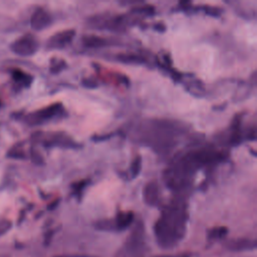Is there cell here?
<instances>
[{"label":"cell","mask_w":257,"mask_h":257,"mask_svg":"<svg viewBox=\"0 0 257 257\" xmlns=\"http://www.w3.org/2000/svg\"><path fill=\"white\" fill-rule=\"evenodd\" d=\"M146 201L152 205H155L158 200V187L157 184H149L145 193Z\"/></svg>","instance_id":"9c48e42d"},{"label":"cell","mask_w":257,"mask_h":257,"mask_svg":"<svg viewBox=\"0 0 257 257\" xmlns=\"http://www.w3.org/2000/svg\"><path fill=\"white\" fill-rule=\"evenodd\" d=\"M38 41L31 33H25L11 44V50L19 56H30L38 49Z\"/></svg>","instance_id":"7a4b0ae2"},{"label":"cell","mask_w":257,"mask_h":257,"mask_svg":"<svg viewBox=\"0 0 257 257\" xmlns=\"http://www.w3.org/2000/svg\"><path fill=\"white\" fill-rule=\"evenodd\" d=\"M62 110V106L60 103H54L49 106H46L40 110H37L30 114L29 116V122L32 124H38L42 123L44 121H47L48 119H51L52 117L56 116L60 113Z\"/></svg>","instance_id":"3957f363"},{"label":"cell","mask_w":257,"mask_h":257,"mask_svg":"<svg viewBox=\"0 0 257 257\" xmlns=\"http://www.w3.org/2000/svg\"><path fill=\"white\" fill-rule=\"evenodd\" d=\"M50 23H51V16L43 8L36 9L30 18V25L34 30L44 29Z\"/></svg>","instance_id":"5b68a950"},{"label":"cell","mask_w":257,"mask_h":257,"mask_svg":"<svg viewBox=\"0 0 257 257\" xmlns=\"http://www.w3.org/2000/svg\"><path fill=\"white\" fill-rule=\"evenodd\" d=\"M227 247L233 251H243V250H252L256 247V242L248 239H238L232 240L227 244Z\"/></svg>","instance_id":"8992f818"},{"label":"cell","mask_w":257,"mask_h":257,"mask_svg":"<svg viewBox=\"0 0 257 257\" xmlns=\"http://www.w3.org/2000/svg\"><path fill=\"white\" fill-rule=\"evenodd\" d=\"M227 232V229L222 227V228H215L210 232V238H221L224 236Z\"/></svg>","instance_id":"7c38bea8"},{"label":"cell","mask_w":257,"mask_h":257,"mask_svg":"<svg viewBox=\"0 0 257 257\" xmlns=\"http://www.w3.org/2000/svg\"><path fill=\"white\" fill-rule=\"evenodd\" d=\"M83 44L86 47H100L102 45H105V39L94 36V35H86L83 37Z\"/></svg>","instance_id":"ba28073f"},{"label":"cell","mask_w":257,"mask_h":257,"mask_svg":"<svg viewBox=\"0 0 257 257\" xmlns=\"http://www.w3.org/2000/svg\"><path fill=\"white\" fill-rule=\"evenodd\" d=\"M188 214L185 206L168 207L155 225V235L160 247L171 249L177 246L186 233Z\"/></svg>","instance_id":"6da1fadb"},{"label":"cell","mask_w":257,"mask_h":257,"mask_svg":"<svg viewBox=\"0 0 257 257\" xmlns=\"http://www.w3.org/2000/svg\"><path fill=\"white\" fill-rule=\"evenodd\" d=\"M74 35H75V31L73 29H68V30L55 33L49 38L47 42V46L51 49L64 48L72 41Z\"/></svg>","instance_id":"277c9868"},{"label":"cell","mask_w":257,"mask_h":257,"mask_svg":"<svg viewBox=\"0 0 257 257\" xmlns=\"http://www.w3.org/2000/svg\"><path fill=\"white\" fill-rule=\"evenodd\" d=\"M141 157H138L134 160L133 164H132V175L133 177H136L138 176V174L140 173L141 171Z\"/></svg>","instance_id":"8fae6325"},{"label":"cell","mask_w":257,"mask_h":257,"mask_svg":"<svg viewBox=\"0 0 257 257\" xmlns=\"http://www.w3.org/2000/svg\"><path fill=\"white\" fill-rule=\"evenodd\" d=\"M134 219V214L132 212H125V213H119L115 220H114V226L117 230H123L127 228L131 223L133 222Z\"/></svg>","instance_id":"52a82bcc"},{"label":"cell","mask_w":257,"mask_h":257,"mask_svg":"<svg viewBox=\"0 0 257 257\" xmlns=\"http://www.w3.org/2000/svg\"><path fill=\"white\" fill-rule=\"evenodd\" d=\"M13 77H14V79L16 80V81H20V82H22V83H24L25 85H27L28 84V82H30L31 81V77H30V75H28V74H26V73H24L23 71H21V70H18V69H15L14 71H13Z\"/></svg>","instance_id":"30bf717a"},{"label":"cell","mask_w":257,"mask_h":257,"mask_svg":"<svg viewBox=\"0 0 257 257\" xmlns=\"http://www.w3.org/2000/svg\"><path fill=\"white\" fill-rule=\"evenodd\" d=\"M160 257H190L189 255H185V254H183V255H173V256H160Z\"/></svg>","instance_id":"5bb4252c"},{"label":"cell","mask_w":257,"mask_h":257,"mask_svg":"<svg viewBox=\"0 0 257 257\" xmlns=\"http://www.w3.org/2000/svg\"><path fill=\"white\" fill-rule=\"evenodd\" d=\"M7 156L11 157V158H14V159H22V158L25 157L23 152L20 151V150H11V151H9Z\"/></svg>","instance_id":"4fadbf2b"}]
</instances>
